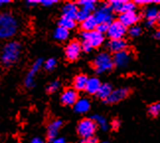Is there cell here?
<instances>
[{
	"instance_id": "6da1fadb",
	"label": "cell",
	"mask_w": 160,
	"mask_h": 143,
	"mask_svg": "<svg viewBox=\"0 0 160 143\" xmlns=\"http://www.w3.org/2000/svg\"><path fill=\"white\" fill-rule=\"evenodd\" d=\"M18 21L10 12L0 13V39H10L17 33Z\"/></svg>"
},
{
	"instance_id": "7a4b0ae2",
	"label": "cell",
	"mask_w": 160,
	"mask_h": 143,
	"mask_svg": "<svg viewBox=\"0 0 160 143\" xmlns=\"http://www.w3.org/2000/svg\"><path fill=\"white\" fill-rule=\"evenodd\" d=\"M21 45L18 42H10L4 46L1 52V62L5 66H10L19 59Z\"/></svg>"
},
{
	"instance_id": "3957f363",
	"label": "cell",
	"mask_w": 160,
	"mask_h": 143,
	"mask_svg": "<svg viewBox=\"0 0 160 143\" xmlns=\"http://www.w3.org/2000/svg\"><path fill=\"white\" fill-rule=\"evenodd\" d=\"M81 39L83 41L81 48L84 52H89L93 47H100L104 42V35L100 34L97 31H92V32H83L81 34Z\"/></svg>"
},
{
	"instance_id": "277c9868",
	"label": "cell",
	"mask_w": 160,
	"mask_h": 143,
	"mask_svg": "<svg viewBox=\"0 0 160 143\" xmlns=\"http://www.w3.org/2000/svg\"><path fill=\"white\" fill-rule=\"evenodd\" d=\"M93 66L97 73H104L113 69V58L108 52H101L96 57L93 62Z\"/></svg>"
},
{
	"instance_id": "5b68a950",
	"label": "cell",
	"mask_w": 160,
	"mask_h": 143,
	"mask_svg": "<svg viewBox=\"0 0 160 143\" xmlns=\"http://www.w3.org/2000/svg\"><path fill=\"white\" fill-rule=\"evenodd\" d=\"M97 129L96 123L91 119H84L80 121L77 126V133L82 139L92 137Z\"/></svg>"
},
{
	"instance_id": "8992f818",
	"label": "cell",
	"mask_w": 160,
	"mask_h": 143,
	"mask_svg": "<svg viewBox=\"0 0 160 143\" xmlns=\"http://www.w3.org/2000/svg\"><path fill=\"white\" fill-rule=\"evenodd\" d=\"M93 17L95 18L97 25L102 23L111 24L113 22V11L109 4H103L96 10Z\"/></svg>"
},
{
	"instance_id": "52a82bcc",
	"label": "cell",
	"mask_w": 160,
	"mask_h": 143,
	"mask_svg": "<svg viewBox=\"0 0 160 143\" xmlns=\"http://www.w3.org/2000/svg\"><path fill=\"white\" fill-rule=\"evenodd\" d=\"M126 33H127V28L120 21H114L111 23L107 31L108 37L111 40L122 39Z\"/></svg>"
},
{
	"instance_id": "ba28073f",
	"label": "cell",
	"mask_w": 160,
	"mask_h": 143,
	"mask_svg": "<svg viewBox=\"0 0 160 143\" xmlns=\"http://www.w3.org/2000/svg\"><path fill=\"white\" fill-rule=\"evenodd\" d=\"M42 65V58H38L32 66V68L29 70V72L27 73V76L25 78V86L27 88H33L35 86V77L37 75V73L40 70V68Z\"/></svg>"
},
{
	"instance_id": "9c48e42d",
	"label": "cell",
	"mask_w": 160,
	"mask_h": 143,
	"mask_svg": "<svg viewBox=\"0 0 160 143\" xmlns=\"http://www.w3.org/2000/svg\"><path fill=\"white\" fill-rule=\"evenodd\" d=\"M82 48L80 42L77 41H73L68 43V46L65 48V57L69 61H74L79 57Z\"/></svg>"
},
{
	"instance_id": "30bf717a",
	"label": "cell",
	"mask_w": 160,
	"mask_h": 143,
	"mask_svg": "<svg viewBox=\"0 0 160 143\" xmlns=\"http://www.w3.org/2000/svg\"><path fill=\"white\" fill-rule=\"evenodd\" d=\"M128 94H130V89L128 88H120L113 90L112 93L110 94L108 99L105 101L108 104H116L122 101L124 99H126Z\"/></svg>"
},
{
	"instance_id": "8fae6325",
	"label": "cell",
	"mask_w": 160,
	"mask_h": 143,
	"mask_svg": "<svg viewBox=\"0 0 160 143\" xmlns=\"http://www.w3.org/2000/svg\"><path fill=\"white\" fill-rule=\"evenodd\" d=\"M78 100V94L77 91L74 89L69 88L66 89L60 97V102L64 106H74V104Z\"/></svg>"
},
{
	"instance_id": "7c38bea8",
	"label": "cell",
	"mask_w": 160,
	"mask_h": 143,
	"mask_svg": "<svg viewBox=\"0 0 160 143\" xmlns=\"http://www.w3.org/2000/svg\"><path fill=\"white\" fill-rule=\"evenodd\" d=\"M132 59V55L128 52L127 49L126 51H122L121 52H118L115 54L114 59H113V63L114 65L118 66V67H126L128 62Z\"/></svg>"
},
{
	"instance_id": "4fadbf2b",
	"label": "cell",
	"mask_w": 160,
	"mask_h": 143,
	"mask_svg": "<svg viewBox=\"0 0 160 143\" xmlns=\"http://www.w3.org/2000/svg\"><path fill=\"white\" fill-rule=\"evenodd\" d=\"M138 20H139V16L135 12H127V13H122L120 15L119 21L127 28L130 26H133Z\"/></svg>"
},
{
	"instance_id": "5bb4252c",
	"label": "cell",
	"mask_w": 160,
	"mask_h": 143,
	"mask_svg": "<svg viewBox=\"0 0 160 143\" xmlns=\"http://www.w3.org/2000/svg\"><path fill=\"white\" fill-rule=\"evenodd\" d=\"M63 124V121L61 120H57L52 121L48 126V131H47V136L48 138L50 139L51 141L53 140L54 138L58 137V134L59 132V130L61 128Z\"/></svg>"
},
{
	"instance_id": "9a60e30c",
	"label": "cell",
	"mask_w": 160,
	"mask_h": 143,
	"mask_svg": "<svg viewBox=\"0 0 160 143\" xmlns=\"http://www.w3.org/2000/svg\"><path fill=\"white\" fill-rule=\"evenodd\" d=\"M108 47L111 52L118 53L122 51H126L127 48V42L124 39L120 40H111L108 43Z\"/></svg>"
},
{
	"instance_id": "2e32d148",
	"label": "cell",
	"mask_w": 160,
	"mask_h": 143,
	"mask_svg": "<svg viewBox=\"0 0 160 143\" xmlns=\"http://www.w3.org/2000/svg\"><path fill=\"white\" fill-rule=\"evenodd\" d=\"M100 86H101V82L98 78L96 77L88 78L87 83H86V86H85V91L87 92L88 94L94 95V94H97Z\"/></svg>"
},
{
	"instance_id": "e0dca14e",
	"label": "cell",
	"mask_w": 160,
	"mask_h": 143,
	"mask_svg": "<svg viewBox=\"0 0 160 143\" xmlns=\"http://www.w3.org/2000/svg\"><path fill=\"white\" fill-rule=\"evenodd\" d=\"M78 9H79L78 6L75 3H72V2L66 3L62 8L63 17L69 18V19H72V20H75Z\"/></svg>"
},
{
	"instance_id": "ac0fdd59",
	"label": "cell",
	"mask_w": 160,
	"mask_h": 143,
	"mask_svg": "<svg viewBox=\"0 0 160 143\" xmlns=\"http://www.w3.org/2000/svg\"><path fill=\"white\" fill-rule=\"evenodd\" d=\"M91 104L90 101L86 98L78 99L77 102L74 104V111L78 114H85L90 110Z\"/></svg>"
},
{
	"instance_id": "d6986e66",
	"label": "cell",
	"mask_w": 160,
	"mask_h": 143,
	"mask_svg": "<svg viewBox=\"0 0 160 143\" xmlns=\"http://www.w3.org/2000/svg\"><path fill=\"white\" fill-rule=\"evenodd\" d=\"M145 17L147 19V25H148V27H151L155 24L156 21L159 20V12L154 7L148 8L145 12Z\"/></svg>"
},
{
	"instance_id": "ffe728a7",
	"label": "cell",
	"mask_w": 160,
	"mask_h": 143,
	"mask_svg": "<svg viewBox=\"0 0 160 143\" xmlns=\"http://www.w3.org/2000/svg\"><path fill=\"white\" fill-rule=\"evenodd\" d=\"M112 91H113V87L111 84H109V83L101 84L100 88H99V90H98L96 95L98 96V98L101 99V100L106 101L108 99V97L110 96V94L112 93Z\"/></svg>"
},
{
	"instance_id": "44dd1931",
	"label": "cell",
	"mask_w": 160,
	"mask_h": 143,
	"mask_svg": "<svg viewBox=\"0 0 160 143\" xmlns=\"http://www.w3.org/2000/svg\"><path fill=\"white\" fill-rule=\"evenodd\" d=\"M87 80H88V77L84 75V74H79L77 75L74 80H73V87H74L75 91H82V90H85V86H86V83H87Z\"/></svg>"
},
{
	"instance_id": "7402d4cb",
	"label": "cell",
	"mask_w": 160,
	"mask_h": 143,
	"mask_svg": "<svg viewBox=\"0 0 160 143\" xmlns=\"http://www.w3.org/2000/svg\"><path fill=\"white\" fill-rule=\"evenodd\" d=\"M96 27H97V22L95 20V18L91 15L85 21L81 23V28L84 32H92V31H95Z\"/></svg>"
},
{
	"instance_id": "603a6c76",
	"label": "cell",
	"mask_w": 160,
	"mask_h": 143,
	"mask_svg": "<svg viewBox=\"0 0 160 143\" xmlns=\"http://www.w3.org/2000/svg\"><path fill=\"white\" fill-rule=\"evenodd\" d=\"M76 5L80 6L81 9H84L85 11L91 13L96 8V1H94V0H80Z\"/></svg>"
},
{
	"instance_id": "cb8c5ba5",
	"label": "cell",
	"mask_w": 160,
	"mask_h": 143,
	"mask_svg": "<svg viewBox=\"0 0 160 143\" xmlns=\"http://www.w3.org/2000/svg\"><path fill=\"white\" fill-rule=\"evenodd\" d=\"M69 36V32L64 28L58 27L53 32V38L57 41H65Z\"/></svg>"
},
{
	"instance_id": "d4e9b609",
	"label": "cell",
	"mask_w": 160,
	"mask_h": 143,
	"mask_svg": "<svg viewBox=\"0 0 160 143\" xmlns=\"http://www.w3.org/2000/svg\"><path fill=\"white\" fill-rule=\"evenodd\" d=\"M91 120L96 123V126L98 124V126H99L103 130H108V128H109L108 121H107V120L103 116H101V115H94V116H92Z\"/></svg>"
},
{
	"instance_id": "484cf974",
	"label": "cell",
	"mask_w": 160,
	"mask_h": 143,
	"mask_svg": "<svg viewBox=\"0 0 160 143\" xmlns=\"http://www.w3.org/2000/svg\"><path fill=\"white\" fill-rule=\"evenodd\" d=\"M58 25H59L58 27L64 28L67 31H69L76 26V23H75V20H72V19H69V18H66V17L62 16V18H61L58 22Z\"/></svg>"
},
{
	"instance_id": "4316f807",
	"label": "cell",
	"mask_w": 160,
	"mask_h": 143,
	"mask_svg": "<svg viewBox=\"0 0 160 143\" xmlns=\"http://www.w3.org/2000/svg\"><path fill=\"white\" fill-rule=\"evenodd\" d=\"M125 1L124 0H112L110 1V7L114 12H118V13H122V8L124 5Z\"/></svg>"
},
{
	"instance_id": "83f0119b",
	"label": "cell",
	"mask_w": 160,
	"mask_h": 143,
	"mask_svg": "<svg viewBox=\"0 0 160 143\" xmlns=\"http://www.w3.org/2000/svg\"><path fill=\"white\" fill-rule=\"evenodd\" d=\"M90 16V13L87 11H85L84 9H81L79 8L78 11H77V14H76V17H75V20H77L78 22L82 23L83 21H85L87 18Z\"/></svg>"
},
{
	"instance_id": "f1b7e54d",
	"label": "cell",
	"mask_w": 160,
	"mask_h": 143,
	"mask_svg": "<svg viewBox=\"0 0 160 143\" xmlns=\"http://www.w3.org/2000/svg\"><path fill=\"white\" fill-rule=\"evenodd\" d=\"M160 113V104L159 103H154V104H152L149 106V108H148V114L153 116V117H155L159 115Z\"/></svg>"
},
{
	"instance_id": "f546056e",
	"label": "cell",
	"mask_w": 160,
	"mask_h": 143,
	"mask_svg": "<svg viewBox=\"0 0 160 143\" xmlns=\"http://www.w3.org/2000/svg\"><path fill=\"white\" fill-rule=\"evenodd\" d=\"M135 7H137V5H135L133 2L125 1L124 5H122V13H127V12H134Z\"/></svg>"
},
{
	"instance_id": "4dcf8cb0",
	"label": "cell",
	"mask_w": 160,
	"mask_h": 143,
	"mask_svg": "<svg viewBox=\"0 0 160 143\" xmlns=\"http://www.w3.org/2000/svg\"><path fill=\"white\" fill-rule=\"evenodd\" d=\"M57 64H58V62H57V59H54V58H50V59H48L46 62H45V69L48 70V71H52L55 67H57Z\"/></svg>"
},
{
	"instance_id": "1f68e13d",
	"label": "cell",
	"mask_w": 160,
	"mask_h": 143,
	"mask_svg": "<svg viewBox=\"0 0 160 143\" xmlns=\"http://www.w3.org/2000/svg\"><path fill=\"white\" fill-rule=\"evenodd\" d=\"M141 28L139 26H132L130 28V30H128V34H130L131 37H132V38H137V37L140 36L141 35Z\"/></svg>"
},
{
	"instance_id": "d6a6232c",
	"label": "cell",
	"mask_w": 160,
	"mask_h": 143,
	"mask_svg": "<svg viewBox=\"0 0 160 143\" xmlns=\"http://www.w3.org/2000/svg\"><path fill=\"white\" fill-rule=\"evenodd\" d=\"M59 87H60L59 81H53L51 84L48 85V87H47V92L50 93V94H52V93L57 92L59 89Z\"/></svg>"
},
{
	"instance_id": "836d02e7",
	"label": "cell",
	"mask_w": 160,
	"mask_h": 143,
	"mask_svg": "<svg viewBox=\"0 0 160 143\" xmlns=\"http://www.w3.org/2000/svg\"><path fill=\"white\" fill-rule=\"evenodd\" d=\"M109 26H110V24H106V23L98 24L97 27H96V31L103 35L104 33H107V31L109 29Z\"/></svg>"
},
{
	"instance_id": "e575fe53",
	"label": "cell",
	"mask_w": 160,
	"mask_h": 143,
	"mask_svg": "<svg viewBox=\"0 0 160 143\" xmlns=\"http://www.w3.org/2000/svg\"><path fill=\"white\" fill-rule=\"evenodd\" d=\"M57 2H58L57 0H42V1H40V3L42 5L47 6V7H48V6H52V5L55 4Z\"/></svg>"
},
{
	"instance_id": "d590c367",
	"label": "cell",
	"mask_w": 160,
	"mask_h": 143,
	"mask_svg": "<svg viewBox=\"0 0 160 143\" xmlns=\"http://www.w3.org/2000/svg\"><path fill=\"white\" fill-rule=\"evenodd\" d=\"M81 143H98V140H97V138L94 137V136H92V137H89V138L82 139Z\"/></svg>"
},
{
	"instance_id": "8d00e7d4",
	"label": "cell",
	"mask_w": 160,
	"mask_h": 143,
	"mask_svg": "<svg viewBox=\"0 0 160 143\" xmlns=\"http://www.w3.org/2000/svg\"><path fill=\"white\" fill-rule=\"evenodd\" d=\"M153 1H150V0H135L133 2L135 5H145V4H149Z\"/></svg>"
},
{
	"instance_id": "74e56055",
	"label": "cell",
	"mask_w": 160,
	"mask_h": 143,
	"mask_svg": "<svg viewBox=\"0 0 160 143\" xmlns=\"http://www.w3.org/2000/svg\"><path fill=\"white\" fill-rule=\"evenodd\" d=\"M51 143H66L63 137H57L51 141Z\"/></svg>"
},
{
	"instance_id": "f35d334b",
	"label": "cell",
	"mask_w": 160,
	"mask_h": 143,
	"mask_svg": "<svg viewBox=\"0 0 160 143\" xmlns=\"http://www.w3.org/2000/svg\"><path fill=\"white\" fill-rule=\"evenodd\" d=\"M120 126H121V122H120L119 120H114V121H113V122H112V126H113L114 129H118V128L120 127Z\"/></svg>"
},
{
	"instance_id": "ab89813d",
	"label": "cell",
	"mask_w": 160,
	"mask_h": 143,
	"mask_svg": "<svg viewBox=\"0 0 160 143\" xmlns=\"http://www.w3.org/2000/svg\"><path fill=\"white\" fill-rule=\"evenodd\" d=\"M40 3V1H34V0H28V1H26V4L28 5V6H31V7H34V6H36V5H38Z\"/></svg>"
},
{
	"instance_id": "60d3db41",
	"label": "cell",
	"mask_w": 160,
	"mask_h": 143,
	"mask_svg": "<svg viewBox=\"0 0 160 143\" xmlns=\"http://www.w3.org/2000/svg\"><path fill=\"white\" fill-rule=\"evenodd\" d=\"M31 143H45V141L40 137H36L31 141Z\"/></svg>"
},
{
	"instance_id": "b9f144b4",
	"label": "cell",
	"mask_w": 160,
	"mask_h": 143,
	"mask_svg": "<svg viewBox=\"0 0 160 143\" xmlns=\"http://www.w3.org/2000/svg\"><path fill=\"white\" fill-rule=\"evenodd\" d=\"M9 2H10L9 0H0V7H2L5 4H8Z\"/></svg>"
},
{
	"instance_id": "7bdbcfd3",
	"label": "cell",
	"mask_w": 160,
	"mask_h": 143,
	"mask_svg": "<svg viewBox=\"0 0 160 143\" xmlns=\"http://www.w3.org/2000/svg\"><path fill=\"white\" fill-rule=\"evenodd\" d=\"M154 38H155L156 40H159V39H160V33H159V31H157V32L155 33Z\"/></svg>"
},
{
	"instance_id": "ee69618b",
	"label": "cell",
	"mask_w": 160,
	"mask_h": 143,
	"mask_svg": "<svg viewBox=\"0 0 160 143\" xmlns=\"http://www.w3.org/2000/svg\"><path fill=\"white\" fill-rule=\"evenodd\" d=\"M101 143H109V142H107V141H104V142H101Z\"/></svg>"
}]
</instances>
